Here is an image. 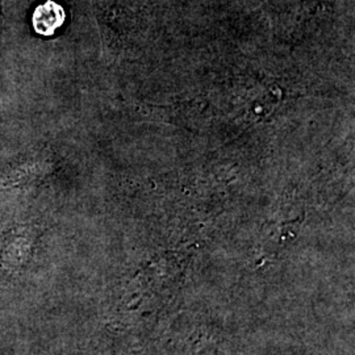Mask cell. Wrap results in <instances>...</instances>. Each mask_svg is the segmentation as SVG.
<instances>
[{
    "label": "cell",
    "instance_id": "cell-1",
    "mask_svg": "<svg viewBox=\"0 0 355 355\" xmlns=\"http://www.w3.org/2000/svg\"><path fill=\"white\" fill-rule=\"evenodd\" d=\"M64 11L55 3L48 1L40 6L33 15V26L36 32L44 36L53 35L64 21Z\"/></svg>",
    "mask_w": 355,
    "mask_h": 355
}]
</instances>
